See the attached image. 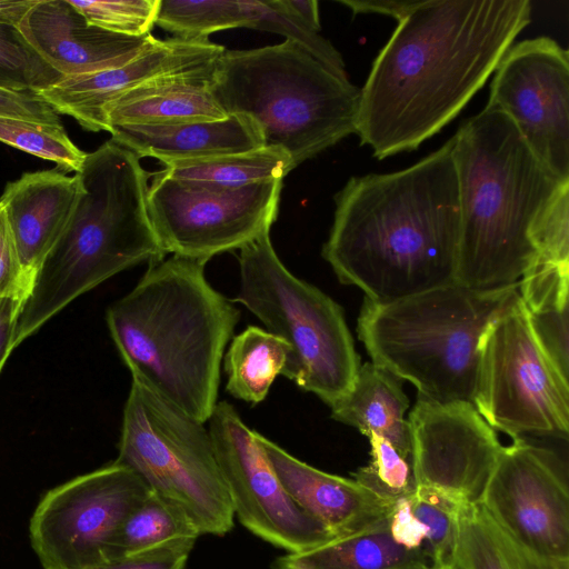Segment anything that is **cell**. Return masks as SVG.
Returning <instances> with one entry per match:
<instances>
[{"mask_svg":"<svg viewBox=\"0 0 569 569\" xmlns=\"http://www.w3.org/2000/svg\"><path fill=\"white\" fill-rule=\"evenodd\" d=\"M223 51V47L209 39H157L123 66L63 77L37 94L58 114L73 118L84 130L109 131L106 110L119 97L156 77L213 62Z\"/></svg>","mask_w":569,"mask_h":569,"instance_id":"obj_17","label":"cell"},{"mask_svg":"<svg viewBox=\"0 0 569 569\" xmlns=\"http://www.w3.org/2000/svg\"><path fill=\"white\" fill-rule=\"evenodd\" d=\"M370 443V462L353 473V480L379 497L396 501L416 491L412 453L407 455L388 439L367 436Z\"/></svg>","mask_w":569,"mask_h":569,"instance_id":"obj_33","label":"cell"},{"mask_svg":"<svg viewBox=\"0 0 569 569\" xmlns=\"http://www.w3.org/2000/svg\"><path fill=\"white\" fill-rule=\"evenodd\" d=\"M212 93L227 116L254 121L264 147L283 149L295 168L357 132L360 89L289 40L224 49Z\"/></svg>","mask_w":569,"mask_h":569,"instance_id":"obj_7","label":"cell"},{"mask_svg":"<svg viewBox=\"0 0 569 569\" xmlns=\"http://www.w3.org/2000/svg\"><path fill=\"white\" fill-rule=\"evenodd\" d=\"M281 188L282 179L227 188L177 180L159 171L148 188V211L166 256L207 263L270 230Z\"/></svg>","mask_w":569,"mask_h":569,"instance_id":"obj_11","label":"cell"},{"mask_svg":"<svg viewBox=\"0 0 569 569\" xmlns=\"http://www.w3.org/2000/svg\"><path fill=\"white\" fill-rule=\"evenodd\" d=\"M256 436L286 492L336 538L360 531L390 513L395 501L353 479L309 466L257 431Z\"/></svg>","mask_w":569,"mask_h":569,"instance_id":"obj_19","label":"cell"},{"mask_svg":"<svg viewBox=\"0 0 569 569\" xmlns=\"http://www.w3.org/2000/svg\"><path fill=\"white\" fill-rule=\"evenodd\" d=\"M407 420L416 488L435 489L462 507L480 503L503 446L476 407L417 397Z\"/></svg>","mask_w":569,"mask_h":569,"instance_id":"obj_16","label":"cell"},{"mask_svg":"<svg viewBox=\"0 0 569 569\" xmlns=\"http://www.w3.org/2000/svg\"><path fill=\"white\" fill-rule=\"evenodd\" d=\"M79 194L78 176L58 169L26 172L6 186L0 206L30 280L67 227Z\"/></svg>","mask_w":569,"mask_h":569,"instance_id":"obj_20","label":"cell"},{"mask_svg":"<svg viewBox=\"0 0 569 569\" xmlns=\"http://www.w3.org/2000/svg\"><path fill=\"white\" fill-rule=\"evenodd\" d=\"M411 509L418 520L426 527L431 555L437 568L452 566L456 545L458 512L429 503L410 496Z\"/></svg>","mask_w":569,"mask_h":569,"instance_id":"obj_36","label":"cell"},{"mask_svg":"<svg viewBox=\"0 0 569 569\" xmlns=\"http://www.w3.org/2000/svg\"><path fill=\"white\" fill-rule=\"evenodd\" d=\"M290 353V346L281 338L249 326L233 337L226 352L227 391L252 405L263 401Z\"/></svg>","mask_w":569,"mask_h":569,"instance_id":"obj_26","label":"cell"},{"mask_svg":"<svg viewBox=\"0 0 569 569\" xmlns=\"http://www.w3.org/2000/svg\"><path fill=\"white\" fill-rule=\"evenodd\" d=\"M199 536L182 511L150 490L120 526L108 562L174 539Z\"/></svg>","mask_w":569,"mask_h":569,"instance_id":"obj_28","label":"cell"},{"mask_svg":"<svg viewBox=\"0 0 569 569\" xmlns=\"http://www.w3.org/2000/svg\"><path fill=\"white\" fill-rule=\"evenodd\" d=\"M207 422L234 516L249 531L289 553L337 539L286 492L256 431L230 403L218 402Z\"/></svg>","mask_w":569,"mask_h":569,"instance_id":"obj_13","label":"cell"},{"mask_svg":"<svg viewBox=\"0 0 569 569\" xmlns=\"http://www.w3.org/2000/svg\"><path fill=\"white\" fill-rule=\"evenodd\" d=\"M111 140L139 159L184 161L239 153L264 147L260 129L250 118L228 114L213 121L172 124H127L110 128Z\"/></svg>","mask_w":569,"mask_h":569,"instance_id":"obj_21","label":"cell"},{"mask_svg":"<svg viewBox=\"0 0 569 569\" xmlns=\"http://www.w3.org/2000/svg\"><path fill=\"white\" fill-rule=\"evenodd\" d=\"M281 7L311 30L319 32L320 19L316 0H279Z\"/></svg>","mask_w":569,"mask_h":569,"instance_id":"obj_43","label":"cell"},{"mask_svg":"<svg viewBox=\"0 0 569 569\" xmlns=\"http://www.w3.org/2000/svg\"><path fill=\"white\" fill-rule=\"evenodd\" d=\"M518 286L473 290L456 281L391 302L363 300L358 338L371 358L418 397L473 401L479 343Z\"/></svg>","mask_w":569,"mask_h":569,"instance_id":"obj_6","label":"cell"},{"mask_svg":"<svg viewBox=\"0 0 569 569\" xmlns=\"http://www.w3.org/2000/svg\"><path fill=\"white\" fill-rule=\"evenodd\" d=\"M0 142L52 161L63 172H78L87 154L71 141L63 126L16 118H0Z\"/></svg>","mask_w":569,"mask_h":569,"instance_id":"obj_31","label":"cell"},{"mask_svg":"<svg viewBox=\"0 0 569 569\" xmlns=\"http://www.w3.org/2000/svg\"><path fill=\"white\" fill-rule=\"evenodd\" d=\"M530 21L529 0H420L360 89V143L377 159L417 149L463 109Z\"/></svg>","mask_w":569,"mask_h":569,"instance_id":"obj_1","label":"cell"},{"mask_svg":"<svg viewBox=\"0 0 569 569\" xmlns=\"http://www.w3.org/2000/svg\"><path fill=\"white\" fill-rule=\"evenodd\" d=\"M204 266L176 254L152 262L107 311L132 380L202 423L218 403L221 361L240 319Z\"/></svg>","mask_w":569,"mask_h":569,"instance_id":"obj_3","label":"cell"},{"mask_svg":"<svg viewBox=\"0 0 569 569\" xmlns=\"http://www.w3.org/2000/svg\"><path fill=\"white\" fill-rule=\"evenodd\" d=\"M197 538H179L122 557L97 569H184Z\"/></svg>","mask_w":569,"mask_h":569,"instance_id":"obj_37","label":"cell"},{"mask_svg":"<svg viewBox=\"0 0 569 569\" xmlns=\"http://www.w3.org/2000/svg\"><path fill=\"white\" fill-rule=\"evenodd\" d=\"M248 12L247 28L279 33L340 78L348 79L340 52L333 44L284 10L279 0H242Z\"/></svg>","mask_w":569,"mask_h":569,"instance_id":"obj_30","label":"cell"},{"mask_svg":"<svg viewBox=\"0 0 569 569\" xmlns=\"http://www.w3.org/2000/svg\"><path fill=\"white\" fill-rule=\"evenodd\" d=\"M472 405L513 440L568 439L569 380L538 343L519 293L481 336Z\"/></svg>","mask_w":569,"mask_h":569,"instance_id":"obj_10","label":"cell"},{"mask_svg":"<svg viewBox=\"0 0 569 569\" xmlns=\"http://www.w3.org/2000/svg\"><path fill=\"white\" fill-rule=\"evenodd\" d=\"M149 492L134 471L116 461L49 490L29 522L31 546L43 569L107 563L120 526Z\"/></svg>","mask_w":569,"mask_h":569,"instance_id":"obj_12","label":"cell"},{"mask_svg":"<svg viewBox=\"0 0 569 569\" xmlns=\"http://www.w3.org/2000/svg\"><path fill=\"white\" fill-rule=\"evenodd\" d=\"M22 299L18 297L0 298V372L13 348L17 316Z\"/></svg>","mask_w":569,"mask_h":569,"instance_id":"obj_42","label":"cell"},{"mask_svg":"<svg viewBox=\"0 0 569 569\" xmlns=\"http://www.w3.org/2000/svg\"><path fill=\"white\" fill-rule=\"evenodd\" d=\"M420 0H339L353 14L379 13L392 17L397 21L405 18Z\"/></svg>","mask_w":569,"mask_h":569,"instance_id":"obj_41","label":"cell"},{"mask_svg":"<svg viewBox=\"0 0 569 569\" xmlns=\"http://www.w3.org/2000/svg\"><path fill=\"white\" fill-rule=\"evenodd\" d=\"M480 503L522 547L569 560L567 469L552 451L523 439L502 447Z\"/></svg>","mask_w":569,"mask_h":569,"instance_id":"obj_15","label":"cell"},{"mask_svg":"<svg viewBox=\"0 0 569 569\" xmlns=\"http://www.w3.org/2000/svg\"><path fill=\"white\" fill-rule=\"evenodd\" d=\"M438 569H456L453 566H447V567H442V568H438Z\"/></svg>","mask_w":569,"mask_h":569,"instance_id":"obj_45","label":"cell"},{"mask_svg":"<svg viewBox=\"0 0 569 569\" xmlns=\"http://www.w3.org/2000/svg\"><path fill=\"white\" fill-rule=\"evenodd\" d=\"M239 266L240 289L231 301L290 346L281 375L328 406L346 395L361 365L342 308L284 267L270 230L240 249Z\"/></svg>","mask_w":569,"mask_h":569,"instance_id":"obj_8","label":"cell"},{"mask_svg":"<svg viewBox=\"0 0 569 569\" xmlns=\"http://www.w3.org/2000/svg\"><path fill=\"white\" fill-rule=\"evenodd\" d=\"M456 569H569V560L540 557L509 537L481 503L465 506L457 515Z\"/></svg>","mask_w":569,"mask_h":569,"instance_id":"obj_25","label":"cell"},{"mask_svg":"<svg viewBox=\"0 0 569 569\" xmlns=\"http://www.w3.org/2000/svg\"><path fill=\"white\" fill-rule=\"evenodd\" d=\"M568 310L569 303L527 310L538 343L553 366L567 379L569 377Z\"/></svg>","mask_w":569,"mask_h":569,"instance_id":"obj_35","label":"cell"},{"mask_svg":"<svg viewBox=\"0 0 569 569\" xmlns=\"http://www.w3.org/2000/svg\"><path fill=\"white\" fill-rule=\"evenodd\" d=\"M62 78L26 40L18 27L0 23V88L38 93Z\"/></svg>","mask_w":569,"mask_h":569,"instance_id":"obj_32","label":"cell"},{"mask_svg":"<svg viewBox=\"0 0 569 569\" xmlns=\"http://www.w3.org/2000/svg\"><path fill=\"white\" fill-rule=\"evenodd\" d=\"M292 169L290 156L278 147L210 158L163 162L164 174L182 181L209 183L227 188L283 179Z\"/></svg>","mask_w":569,"mask_h":569,"instance_id":"obj_27","label":"cell"},{"mask_svg":"<svg viewBox=\"0 0 569 569\" xmlns=\"http://www.w3.org/2000/svg\"><path fill=\"white\" fill-rule=\"evenodd\" d=\"M18 29L62 77L123 66L157 41L151 34L131 37L93 26L69 0H38Z\"/></svg>","mask_w":569,"mask_h":569,"instance_id":"obj_18","label":"cell"},{"mask_svg":"<svg viewBox=\"0 0 569 569\" xmlns=\"http://www.w3.org/2000/svg\"><path fill=\"white\" fill-rule=\"evenodd\" d=\"M335 202L321 253L365 299L391 302L455 281L460 206L452 139L406 169L351 177Z\"/></svg>","mask_w":569,"mask_h":569,"instance_id":"obj_2","label":"cell"},{"mask_svg":"<svg viewBox=\"0 0 569 569\" xmlns=\"http://www.w3.org/2000/svg\"><path fill=\"white\" fill-rule=\"evenodd\" d=\"M99 28L131 37H144L156 24L160 0H69Z\"/></svg>","mask_w":569,"mask_h":569,"instance_id":"obj_34","label":"cell"},{"mask_svg":"<svg viewBox=\"0 0 569 569\" xmlns=\"http://www.w3.org/2000/svg\"><path fill=\"white\" fill-rule=\"evenodd\" d=\"M242 0H160L156 24L184 40L208 39L212 32L247 28Z\"/></svg>","mask_w":569,"mask_h":569,"instance_id":"obj_29","label":"cell"},{"mask_svg":"<svg viewBox=\"0 0 569 569\" xmlns=\"http://www.w3.org/2000/svg\"><path fill=\"white\" fill-rule=\"evenodd\" d=\"M217 60L156 77L126 92L106 110L109 131L114 126L172 124L226 118L212 93Z\"/></svg>","mask_w":569,"mask_h":569,"instance_id":"obj_22","label":"cell"},{"mask_svg":"<svg viewBox=\"0 0 569 569\" xmlns=\"http://www.w3.org/2000/svg\"><path fill=\"white\" fill-rule=\"evenodd\" d=\"M410 496L411 493L402 496L392 505L389 515L391 536L399 545L408 549L425 550L432 557L427 529L413 515Z\"/></svg>","mask_w":569,"mask_h":569,"instance_id":"obj_40","label":"cell"},{"mask_svg":"<svg viewBox=\"0 0 569 569\" xmlns=\"http://www.w3.org/2000/svg\"><path fill=\"white\" fill-rule=\"evenodd\" d=\"M80 194L58 241L21 302L13 347L82 293L141 262L166 258L148 211V173L111 139L87 153Z\"/></svg>","mask_w":569,"mask_h":569,"instance_id":"obj_5","label":"cell"},{"mask_svg":"<svg viewBox=\"0 0 569 569\" xmlns=\"http://www.w3.org/2000/svg\"><path fill=\"white\" fill-rule=\"evenodd\" d=\"M488 104L513 122L539 162L569 183V54L549 37L511 46L499 61Z\"/></svg>","mask_w":569,"mask_h":569,"instance_id":"obj_14","label":"cell"},{"mask_svg":"<svg viewBox=\"0 0 569 569\" xmlns=\"http://www.w3.org/2000/svg\"><path fill=\"white\" fill-rule=\"evenodd\" d=\"M38 0H0V23L18 27Z\"/></svg>","mask_w":569,"mask_h":569,"instance_id":"obj_44","label":"cell"},{"mask_svg":"<svg viewBox=\"0 0 569 569\" xmlns=\"http://www.w3.org/2000/svg\"><path fill=\"white\" fill-rule=\"evenodd\" d=\"M331 418L358 429L366 437L388 439L407 455L412 453L406 413L409 409L401 380L373 362L360 366L349 391L330 406Z\"/></svg>","mask_w":569,"mask_h":569,"instance_id":"obj_23","label":"cell"},{"mask_svg":"<svg viewBox=\"0 0 569 569\" xmlns=\"http://www.w3.org/2000/svg\"><path fill=\"white\" fill-rule=\"evenodd\" d=\"M114 461L182 511L199 535L232 529L234 512L208 429L133 380Z\"/></svg>","mask_w":569,"mask_h":569,"instance_id":"obj_9","label":"cell"},{"mask_svg":"<svg viewBox=\"0 0 569 569\" xmlns=\"http://www.w3.org/2000/svg\"><path fill=\"white\" fill-rule=\"evenodd\" d=\"M452 139L460 228L455 281L473 290L519 283L536 258V229L558 181L513 122L487 104Z\"/></svg>","mask_w":569,"mask_h":569,"instance_id":"obj_4","label":"cell"},{"mask_svg":"<svg viewBox=\"0 0 569 569\" xmlns=\"http://www.w3.org/2000/svg\"><path fill=\"white\" fill-rule=\"evenodd\" d=\"M30 282L21 267L4 210L0 206V298L18 297L23 300Z\"/></svg>","mask_w":569,"mask_h":569,"instance_id":"obj_38","label":"cell"},{"mask_svg":"<svg viewBox=\"0 0 569 569\" xmlns=\"http://www.w3.org/2000/svg\"><path fill=\"white\" fill-rule=\"evenodd\" d=\"M0 118L62 126L58 113L37 93L0 88Z\"/></svg>","mask_w":569,"mask_h":569,"instance_id":"obj_39","label":"cell"},{"mask_svg":"<svg viewBox=\"0 0 569 569\" xmlns=\"http://www.w3.org/2000/svg\"><path fill=\"white\" fill-rule=\"evenodd\" d=\"M390 515V513H389ZM389 515L371 526L311 550L288 553L274 569H438L432 557L408 549L391 536Z\"/></svg>","mask_w":569,"mask_h":569,"instance_id":"obj_24","label":"cell"}]
</instances>
